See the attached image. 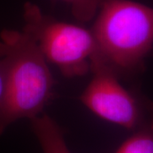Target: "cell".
Returning <instances> with one entry per match:
<instances>
[{"mask_svg":"<svg viewBox=\"0 0 153 153\" xmlns=\"http://www.w3.org/2000/svg\"><path fill=\"white\" fill-rule=\"evenodd\" d=\"M116 153H153V134L139 133L127 140Z\"/></svg>","mask_w":153,"mask_h":153,"instance_id":"cell-7","label":"cell"},{"mask_svg":"<svg viewBox=\"0 0 153 153\" xmlns=\"http://www.w3.org/2000/svg\"><path fill=\"white\" fill-rule=\"evenodd\" d=\"M91 31L97 46L91 67L102 65L116 73L131 70L152 49L153 9L131 0H108Z\"/></svg>","mask_w":153,"mask_h":153,"instance_id":"cell-2","label":"cell"},{"mask_svg":"<svg viewBox=\"0 0 153 153\" xmlns=\"http://www.w3.org/2000/svg\"><path fill=\"white\" fill-rule=\"evenodd\" d=\"M31 123L44 153H71L60 128L50 117L39 115Z\"/></svg>","mask_w":153,"mask_h":153,"instance_id":"cell-5","label":"cell"},{"mask_svg":"<svg viewBox=\"0 0 153 153\" xmlns=\"http://www.w3.org/2000/svg\"><path fill=\"white\" fill-rule=\"evenodd\" d=\"M4 92V75L3 66L0 61V100L3 98Z\"/></svg>","mask_w":153,"mask_h":153,"instance_id":"cell-8","label":"cell"},{"mask_svg":"<svg viewBox=\"0 0 153 153\" xmlns=\"http://www.w3.org/2000/svg\"><path fill=\"white\" fill-rule=\"evenodd\" d=\"M0 61L4 92L0 100V135L13 123L42 114L53 94L54 78L48 62L27 33H0Z\"/></svg>","mask_w":153,"mask_h":153,"instance_id":"cell-1","label":"cell"},{"mask_svg":"<svg viewBox=\"0 0 153 153\" xmlns=\"http://www.w3.org/2000/svg\"><path fill=\"white\" fill-rule=\"evenodd\" d=\"M23 31L34 40L47 62L67 77L86 75L97 55L93 33L44 14L31 2L24 5Z\"/></svg>","mask_w":153,"mask_h":153,"instance_id":"cell-3","label":"cell"},{"mask_svg":"<svg viewBox=\"0 0 153 153\" xmlns=\"http://www.w3.org/2000/svg\"><path fill=\"white\" fill-rule=\"evenodd\" d=\"M71 6L72 15L79 22H87L96 16L101 6L108 0H61Z\"/></svg>","mask_w":153,"mask_h":153,"instance_id":"cell-6","label":"cell"},{"mask_svg":"<svg viewBox=\"0 0 153 153\" xmlns=\"http://www.w3.org/2000/svg\"><path fill=\"white\" fill-rule=\"evenodd\" d=\"M93 77L80 100L88 109L100 118L131 129L140 120V106L135 98L117 78V74L105 66L91 68Z\"/></svg>","mask_w":153,"mask_h":153,"instance_id":"cell-4","label":"cell"}]
</instances>
